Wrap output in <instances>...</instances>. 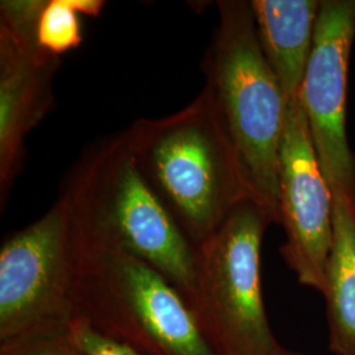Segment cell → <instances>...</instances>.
Listing matches in <instances>:
<instances>
[{"instance_id":"6da1fadb","label":"cell","mask_w":355,"mask_h":355,"mask_svg":"<svg viewBox=\"0 0 355 355\" xmlns=\"http://www.w3.org/2000/svg\"><path fill=\"white\" fill-rule=\"evenodd\" d=\"M67 186L76 207L74 316L139 355H217L182 293L96 224L74 178Z\"/></svg>"},{"instance_id":"7a4b0ae2","label":"cell","mask_w":355,"mask_h":355,"mask_svg":"<svg viewBox=\"0 0 355 355\" xmlns=\"http://www.w3.org/2000/svg\"><path fill=\"white\" fill-rule=\"evenodd\" d=\"M125 132L141 175L195 246L252 199L205 89L177 114L141 119Z\"/></svg>"},{"instance_id":"3957f363","label":"cell","mask_w":355,"mask_h":355,"mask_svg":"<svg viewBox=\"0 0 355 355\" xmlns=\"http://www.w3.org/2000/svg\"><path fill=\"white\" fill-rule=\"evenodd\" d=\"M218 26L205 53V92L249 196L279 221V161L287 99L257 38L250 1H217Z\"/></svg>"},{"instance_id":"277c9868","label":"cell","mask_w":355,"mask_h":355,"mask_svg":"<svg viewBox=\"0 0 355 355\" xmlns=\"http://www.w3.org/2000/svg\"><path fill=\"white\" fill-rule=\"evenodd\" d=\"M73 178L96 224L171 283L195 312L198 248L141 175L127 132L91 150Z\"/></svg>"},{"instance_id":"5b68a950","label":"cell","mask_w":355,"mask_h":355,"mask_svg":"<svg viewBox=\"0 0 355 355\" xmlns=\"http://www.w3.org/2000/svg\"><path fill=\"white\" fill-rule=\"evenodd\" d=\"M271 216L253 199L239 204L198 248L195 315L217 355H274L280 345L267 318L261 252Z\"/></svg>"},{"instance_id":"8992f818","label":"cell","mask_w":355,"mask_h":355,"mask_svg":"<svg viewBox=\"0 0 355 355\" xmlns=\"http://www.w3.org/2000/svg\"><path fill=\"white\" fill-rule=\"evenodd\" d=\"M76 275V207L66 186L46 214L0 246V343L66 325Z\"/></svg>"},{"instance_id":"52a82bcc","label":"cell","mask_w":355,"mask_h":355,"mask_svg":"<svg viewBox=\"0 0 355 355\" xmlns=\"http://www.w3.org/2000/svg\"><path fill=\"white\" fill-rule=\"evenodd\" d=\"M354 38L355 0H322L299 101L331 192H341L355 207V154L346 130Z\"/></svg>"},{"instance_id":"ba28073f","label":"cell","mask_w":355,"mask_h":355,"mask_svg":"<svg viewBox=\"0 0 355 355\" xmlns=\"http://www.w3.org/2000/svg\"><path fill=\"white\" fill-rule=\"evenodd\" d=\"M280 255L299 284L324 295L333 237V192L318 162L299 96L287 103L279 161Z\"/></svg>"},{"instance_id":"9c48e42d","label":"cell","mask_w":355,"mask_h":355,"mask_svg":"<svg viewBox=\"0 0 355 355\" xmlns=\"http://www.w3.org/2000/svg\"><path fill=\"white\" fill-rule=\"evenodd\" d=\"M60 58L38 49L35 31L0 24V198L4 207L19 174L26 136L51 111Z\"/></svg>"},{"instance_id":"30bf717a","label":"cell","mask_w":355,"mask_h":355,"mask_svg":"<svg viewBox=\"0 0 355 355\" xmlns=\"http://www.w3.org/2000/svg\"><path fill=\"white\" fill-rule=\"evenodd\" d=\"M257 38L287 102L299 96L313 49L320 0L250 1Z\"/></svg>"},{"instance_id":"8fae6325","label":"cell","mask_w":355,"mask_h":355,"mask_svg":"<svg viewBox=\"0 0 355 355\" xmlns=\"http://www.w3.org/2000/svg\"><path fill=\"white\" fill-rule=\"evenodd\" d=\"M322 296L331 354L355 355V207L341 192H333V237Z\"/></svg>"},{"instance_id":"7c38bea8","label":"cell","mask_w":355,"mask_h":355,"mask_svg":"<svg viewBox=\"0 0 355 355\" xmlns=\"http://www.w3.org/2000/svg\"><path fill=\"white\" fill-rule=\"evenodd\" d=\"M80 13L73 0H45L38 15L36 42L38 49L55 58L82 44Z\"/></svg>"},{"instance_id":"4fadbf2b","label":"cell","mask_w":355,"mask_h":355,"mask_svg":"<svg viewBox=\"0 0 355 355\" xmlns=\"http://www.w3.org/2000/svg\"><path fill=\"white\" fill-rule=\"evenodd\" d=\"M0 355H86L67 333L66 325L33 331L10 343H0Z\"/></svg>"},{"instance_id":"5bb4252c","label":"cell","mask_w":355,"mask_h":355,"mask_svg":"<svg viewBox=\"0 0 355 355\" xmlns=\"http://www.w3.org/2000/svg\"><path fill=\"white\" fill-rule=\"evenodd\" d=\"M67 333L86 355H139L127 346L104 337L79 316H73L67 321Z\"/></svg>"},{"instance_id":"9a60e30c","label":"cell","mask_w":355,"mask_h":355,"mask_svg":"<svg viewBox=\"0 0 355 355\" xmlns=\"http://www.w3.org/2000/svg\"><path fill=\"white\" fill-rule=\"evenodd\" d=\"M274 355H304L302 354V353H295V352H291V350H287V349H284L283 346H280L279 350L275 353Z\"/></svg>"}]
</instances>
